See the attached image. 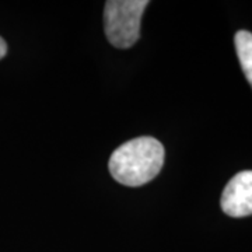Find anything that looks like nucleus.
Masks as SVG:
<instances>
[{
	"label": "nucleus",
	"instance_id": "4",
	"mask_svg": "<svg viewBox=\"0 0 252 252\" xmlns=\"http://www.w3.org/2000/svg\"><path fill=\"white\" fill-rule=\"evenodd\" d=\"M235 51L244 74L252 87V32L238 31L234 38Z\"/></svg>",
	"mask_w": 252,
	"mask_h": 252
},
{
	"label": "nucleus",
	"instance_id": "3",
	"mask_svg": "<svg viewBox=\"0 0 252 252\" xmlns=\"http://www.w3.org/2000/svg\"><path fill=\"white\" fill-rule=\"evenodd\" d=\"M220 203H221L223 212L227 216H251L252 171H241L235 174L225 185Z\"/></svg>",
	"mask_w": 252,
	"mask_h": 252
},
{
	"label": "nucleus",
	"instance_id": "1",
	"mask_svg": "<svg viewBox=\"0 0 252 252\" xmlns=\"http://www.w3.org/2000/svg\"><path fill=\"white\" fill-rule=\"evenodd\" d=\"M165 152L157 139L142 136L119 146L109 158V172L126 187H142L157 177Z\"/></svg>",
	"mask_w": 252,
	"mask_h": 252
},
{
	"label": "nucleus",
	"instance_id": "5",
	"mask_svg": "<svg viewBox=\"0 0 252 252\" xmlns=\"http://www.w3.org/2000/svg\"><path fill=\"white\" fill-rule=\"evenodd\" d=\"M7 54V44L6 41L0 36V59H3L4 56Z\"/></svg>",
	"mask_w": 252,
	"mask_h": 252
},
{
	"label": "nucleus",
	"instance_id": "2",
	"mask_svg": "<svg viewBox=\"0 0 252 252\" xmlns=\"http://www.w3.org/2000/svg\"><path fill=\"white\" fill-rule=\"evenodd\" d=\"M147 0H108L104 9V28L111 45L130 48L140 36V21Z\"/></svg>",
	"mask_w": 252,
	"mask_h": 252
}]
</instances>
